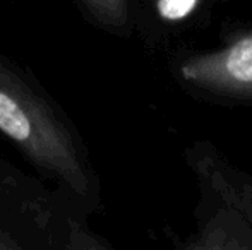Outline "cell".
I'll list each match as a JSON object with an SVG mask.
<instances>
[{
    "mask_svg": "<svg viewBox=\"0 0 252 250\" xmlns=\"http://www.w3.org/2000/svg\"><path fill=\"white\" fill-rule=\"evenodd\" d=\"M0 132L63 187L88 197L96 187L86 149L67 115L17 67L0 57Z\"/></svg>",
    "mask_w": 252,
    "mask_h": 250,
    "instance_id": "obj_1",
    "label": "cell"
},
{
    "mask_svg": "<svg viewBox=\"0 0 252 250\" xmlns=\"http://www.w3.org/2000/svg\"><path fill=\"white\" fill-rule=\"evenodd\" d=\"M170 74L182 91L201 101L252 107V26L223 29L208 52H177Z\"/></svg>",
    "mask_w": 252,
    "mask_h": 250,
    "instance_id": "obj_2",
    "label": "cell"
},
{
    "mask_svg": "<svg viewBox=\"0 0 252 250\" xmlns=\"http://www.w3.org/2000/svg\"><path fill=\"white\" fill-rule=\"evenodd\" d=\"M186 163L197 184L211 189L252 228V177L230 163L209 140H196L186 149Z\"/></svg>",
    "mask_w": 252,
    "mask_h": 250,
    "instance_id": "obj_3",
    "label": "cell"
},
{
    "mask_svg": "<svg viewBox=\"0 0 252 250\" xmlns=\"http://www.w3.org/2000/svg\"><path fill=\"white\" fill-rule=\"evenodd\" d=\"M197 230L175 247L182 250H252V228L211 189L197 184Z\"/></svg>",
    "mask_w": 252,
    "mask_h": 250,
    "instance_id": "obj_4",
    "label": "cell"
},
{
    "mask_svg": "<svg viewBox=\"0 0 252 250\" xmlns=\"http://www.w3.org/2000/svg\"><path fill=\"white\" fill-rule=\"evenodd\" d=\"M220 2L221 0H150L153 33L161 38L179 36L184 31L196 28Z\"/></svg>",
    "mask_w": 252,
    "mask_h": 250,
    "instance_id": "obj_5",
    "label": "cell"
},
{
    "mask_svg": "<svg viewBox=\"0 0 252 250\" xmlns=\"http://www.w3.org/2000/svg\"><path fill=\"white\" fill-rule=\"evenodd\" d=\"M91 21L115 34H130L136 26L132 0H79Z\"/></svg>",
    "mask_w": 252,
    "mask_h": 250,
    "instance_id": "obj_6",
    "label": "cell"
},
{
    "mask_svg": "<svg viewBox=\"0 0 252 250\" xmlns=\"http://www.w3.org/2000/svg\"><path fill=\"white\" fill-rule=\"evenodd\" d=\"M69 249H88V250H103L108 249L110 245L100 240L98 237H94L88 228H84L83 224L76 223V221H70V231H69Z\"/></svg>",
    "mask_w": 252,
    "mask_h": 250,
    "instance_id": "obj_7",
    "label": "cell"
},
{
    "mask_svg": "<svg viewBox=\"0 0 252 250\" xmlns=\"http://www.w3.org/2000/svg\"><path fill=\"white\" fill-rule=\"evenodd\" d=\"M21 245L14 240L12 235H9L2 226H0V250H17Z\"/></svg>",
    "mask_w": 252,
    "mask_h": 250,
    "instance_id": "obj_8",
    "label": "cell"
}]
</instances>
